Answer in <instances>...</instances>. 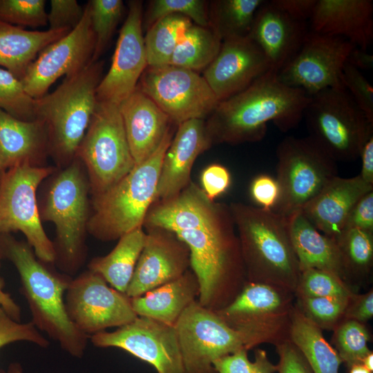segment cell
<instances>
[{
	"mask_svg": "<svg viewBox=\"0 0 373 373\" xmlns=\"http://www.w3.org/2000/svg\"><path fill=\"white\" fill-rule=\"evenodd\" d=\"M149 227L168 229L188 246L203 307L218 311L240 293L247 280L229 205L211 200L191 181L175 197L152 204L143 224Z\"/></svg>",
	"mask_w": 373,
	"mask_h": 373,
	"instance_id": "1",
	"label": "cell"
},
{
	"mask_svg": "<svg viewBox=\"0 0 373 373\" xmlns=\"http://www.w3.org/2000/svg\"><path fill=\"white\" fill-rule=\"evenodd\" d=\"M310 96L287 86L270 70L247 88L218 102L205 119L213 145H236L262 140L272 122L282 132L296 127L303 118Z\"/></svg>",
	"mask_w": 373,
	"mask_h": 373,
	"instance_id": "2",
	"label": "cell"
},
{
	"mask_svg": "<svg viewBox=\"0 0 373 373\" xmlns=\"http://www.w3.org/2000/svg\"><path fill=\"white\" fill-rule=\"evenodd\" d=\"M15 267L32 316L39 331L57 342L72 356L82 358L89 336L79 330L69 318L64 294L73 278L52 270L39 260L27 243L10 233H0V258Z\"/></svg>",
	"mask_w": 373,
	"mask_h": 373,
	"instance_id": "3",
	"label": "cell"
},
{
	"mask_svg": "<svg viewBox=\"0 0 373 373\" xmlns=\"http://www.w3.org/2000/svg\"><path fill=\"white\" fill-rule=\"evenodd\" d=\"M229 206L247 281L295 292L301 272L291 242L288 218L242 202Z\"/></svg>",
	"mask_w": 373,
	"mask_h": 373,
	"instance_id": "4",
	"label": "cell"
},
{
	"mask_svg": "<svg viewBox=\"0 0 373 373\" xmlns=\"http://www.w3.org/2000/svg\"><path fill=\"white\" fill-rule=\"evenodd\" d=\"M104 65L102 60L90 62L66 76L54 91L36 99L37 119L45 126L49 153L66 166L75 158L94 113Z\"/></svg>",
	"mask_w": 373,
	"mask_h": 373,
	"instance_id": "5",
	"label": "cell"
},
{
	"mask_svg": "<svg viewBox=\"0 0 373 373\" xmlns=\"http://www.w3.org/2000/svg\"><path fill=\"white\" fill-rule=\"evenodd\" d=\"M175 133L172 127L157 149L105 193L93 197V212L87 231L95 238L110 242L143 227L155 202L162 160Z\"/></svg>",
	"mask_w": 373,
	"mask_h": 373,
	"instance_id": "6",
	"label": "cell"
},
{
	"mask_svg": "<svg viewBox=\"0 0 373 373\" xmlns=\"http://www.w3.org/2000/svg\"><path fill=\"white\" fill-rule=\"evenodd\" d=\"M82 165L75 157L53 178L39 212L41 220L52 222L56 227L54 263L70 276L82 267L86 257L90 187Z\"/></svg>",
	"mask_w": 373,
	"mask_h": 373,
	"instance_id": "7",
	"label": "cell"
},
{
	"mask_svg": "<svg viewBox=\"0 0 373 373\" xmlns=\"http://www.w3.org/2000/svg\"><path fill=\"white\" fill-rule=\"evenodd\" d=\"M304 117L309 137L336 162L356 160L373 136V122L345 88H329L311 95Z\"/></svg>",
	"mask_w": 373,
	"mask_h": 373,
	"instance_id": "8",
	"label": "cell"
},
{
	"mask_svg": "<svg viewBox=\"0 0 373 373\" xmlns=\"http://www.w3.org/2000/svg\"><path fill=\"white\" fill-rule=\"evenodd\" d=\"M76 157L86 168L93 197L105 193L134 168L119 104L97 101Z\"/></svg>",
	"mask_w": 373,
	"mask_h": 373,
	"instance_id": "9",
	"label": "cell"
},
{
	"mask_svg": "<svg viewBox=\"0 0 373 373\" xmlns=\"http://www.w3.org/2000/svg\"><path fill=\"white\" fill-rule=\"evenodd\" d=\"M280 196L274 212L289 218L312 200L337 175L336 162L309 136H288L276 149Z\"/></svg>",
	"mask_w": 373,
	"mask_h": 373,
	"instance_id": "10",
	"label": "cell"
},
{
	"mask_svg": "<svg viewBox=\"0 0 373 373\" xmlns=\"http://www.w3.org/2000/svg\"><path fill=\"white\" fill-rule=\"evenodd\" d=\"M55 171L25 163L0 173V233L22 232L36 257L48 264L54 263L55 250L41 224L36 191Z\"/></svg>",
	"mask_w": 373,
	"mask_h": 373,
	"instance_id": "11",
	"label": "cell"
},
{
	"mask_svg": "<svg viewBox=\"0 0 373 373\" xmlns=\"http://www.w3.org/2000/svg\"><path fill=\"white\" fill-rule=\"evenodd\" d=\"M174 327L185 373H216L214 361L256 346L247 335L230 327L198 300L184 310Z\"/></svg>",
	"mask_w": 373,
	"mask_h": 373,
	"instance_id": "12",
	"label": "cell"
},
{
	"mask_svg": "<svg viewBox=\"0 0 373 373\" xmlns=\"http://www.w3.org/2000/svg\"><path fill=\"white\" fill-rule=\"evenodd\" d=\"M136 88L175 126L193 119H206L219 102L202 75L173 65L147 66Z\"/></svg>",
	"mask_w": 373,
	"mask_h": 373,
	"instance_id": "13",
	"label": "cell"
},
{
	"mask_svg": "<svg viewBox=\"0 0 373 373\" xmlns=\"http://www.w3.org/2000/svg\"><path fill=\"white\" fill-rule=\"evenodd\" d=\"M65 306L72 323L88 336L119 327L135 320L131 298L109 286L89 269L73 278L65 294Z\"/></svg>",
	"mask_w": 373,
	"mask_h": 373,
	"instance_id": "14",
	"label": "cell"
},
{
	"mask_svg": "<svg viewBox=\"0 0 373 373\" xmlns=\"http://www.w3.org/2000/svg\"><path fill=\"white\" fill-rule=\"evenodd\" d=\"M290 293L272 285L246 281L236 297L216 312L257 345L276 340L285 326H290Z\"/></svg>",
	"mask_w": 373,
	"mask_h": 373,
	"instance_id": "15",
	"label": "cell"
},
{
	"mask_svg": "<svg viewBox=\"0 0 373 373\" xmlns=\"http://www.w3.org/2000/svg\"><path fill=\"white\" fill-rule=\"evenodd\" d=\"M355 47L341 37L311 31L278 77L287 86L301 89L309 96L329 88H345L343 69Z\"/></svg>",
	"mask_w": 373,
	"mask_h": 373,
	"instance_id": "16",
	"label": "cell"
},
{
	"mask_svg": "<svg viewBox=\"0 0 373 373\" xmlns=\"http://www.w3.org/2000/svg\"><path fill=\"white\" fill-rule=\"evenodd\" d=\"M99 348L115 347L151 365L157 373H185L174 326L137 316L113 332L89 336Z\"/></svg>",
	"mask_w": 373,
	"mask_h": 373,
	"instance_id": "17",
	"label": "cell"
},
{
	"mask_svg": "<svg viewBox=\"0 0 373 373\" xmlns=\"http://www.w3.org/2000/svg\"><path fill=\"white\" fill-rule=\"evenodd\" d=\"M95 39L88 4L77 26L44 48L20 79L29 95H45L58 78L75 74L90 63Z\"/></svg>",
	"mask_w": 373,
	"mask_h": 373,
	"instance_id": "18",
	"label": "cell"
},
{
	"mask_svg": "<svg viewBox=\"0 0 373 373\" xmlns=\"http://www.w3.org/2000/svg\"><path fill=\"white\" fill-rule=\"evenodd\" d=\"M142 1H128L111 66L97 88V101L119 104L132 93L148 66L144 45Z\"/></svg>",
	"mask_w": 373,
	"mask_h": 373,
	"instance_id": "19",
	"label": "cell"
},
{
	"mask_svg": "<svg viewBox=\"0 0 373 373\" xmlns=\"http://www.w3.org/2000/svg\"><path fill=\"white\" fill-rule=\"evenodd\" d=\"M146 240L126 291L131 298L175 280L190 269L188 246L173 232L144 227Z\"/></svg>",
	"mask_w": 373,
	"mask_h": 373,
	"instance_id": "20",
	"label": "cell"
},
{
	"mask_svg": "<svg viewBox=\"0 0 373 373\" xmlns=\"http://www.w3.org/2000/svg\"><path fill=\"white\" fill-rule=\"evenodd\" d=\"M270 70L263 52L247 36L222 41L202 76L220 102L241 92Z\"/></svg>",
	"mask_w": 373,
	"mask_h": 373,
	"instance_id": "21",
	"label": "cell"
},
{
	"mask_svg": "<svg viewBox=\"0 0 373 373\" xmlns=\"http://www.w3.org/2000/svg\"><path fill=\"white\" fill-rule=\"evenodd\" d=\"M213 146L205 119H193L177 126L162 160L155 202L178 195L192 181L197 157Z\"/></svg>",
	"mask_w": 373,
	"mask_h": 373,
	"instance_id": "22",
	"label": "cell"
},
{
	"mask_svg": "<svg viewBox=\"0 0 373 373\" xmlns=\"http://www.w3.org/2000/svg\"><path fill=\"white\" fill-rule=\"evenodd\" d=\"M307 34L305 21L292 19L270 1H265L248 36L263 52L271 70L278 73L298 53Z\"/></svg>",
	"mask_w": 373,
	"mask_h": 373,
	"instance_id": "23",
	"label": "cell"
},
{
	"mask_svg": "<svg viewBox=\"0 0 373 373\" xmlns=\"http://www.w3.org/2000/svg\"><path fill=\"white\" fill-rule=\"evenodd\" d=\"M135 164L148 159L173 125L164 111L137 88L119 104Z\"/></svg>",
	"mask_w": 373,
	"mask_h": 373,
	"instance_id": "24",
	"label": "cell"
},
{
	"mask_svg": "<svg viewBox=\"0 0 373 373\" xmlns=\"http://www.w3.org/2000/svg\"><path fill=\"white\" fill-rule=\"evenodd\" d=\"M310 19L312 31L341 37L363 50L372 43L371 0H317Z\"/></svg>",
	"mask_w": 373,
	"mask_h": 373,
	"instance_id": "25",
	"label": "cell"
},
{
	"mask_svg": "<svg viewBox=\"0 0 373 373\" xmlns=\"http://www.w3.org/2000/svg\"><path fill=\"white\" fill-rule=\"evenodd\" d=\"M371 191L373 185L365 182L359 175L350 178L336 175L301 211L319 231L336 240L352 208Z\"/></svg>",
	"mask_w": 373,
	"mask_h": 373,
	"instance_id": "26",
	"label": "cell"
},
{
	"mask_svg": "<svg viewBox=\"0 0 373 373\" xmlns=\"http://www.w3.org/2000/svg\"><path fill=\"white\" fill-rule=\"evenodd\" d=\"M48 153L41 121L21 120L0 109V173L25 163L42 166Z\"/></svg>",
	"mask_w": 373,
	"mask_h": 373,
	"instance_id": "27",
	"label": "cell"
},
{
	"mask_svg": "<svg viewBox=\"0 0 373 373\" xmlns=\"http://www.w3.org/2000/svg\"><path fill=\"white\" fill-rule=\"evenodd\" d=\"M288 220L291 242L300 272L317 269L345 281L347 275L336 240L319 231L301 210L289 217Z\"/></svg>",
	"mask_w": 373,
	"mask_h": 373,
	"instance_id": "28",
	"label": "cell"
},
{
	"mask_svg": "<svg viewBox=\"0 0 373 373\" xmlns=\"http://www.w3.org/2000/svg\"><path fill=\"white\" fill-rule=\"evenodd\" d=\"M199 295L198 280L189 269L178 279L131 298V304L137 316L174 326Z\"/></svg>",
	"mask_w": 373,
	"mask_h": 373,
	"instance_id": "29",
	"label": "cell"
},
{
	"mask_svg": "<svg viewBox=\"0 0 373 373\" xmlns=\"http://www.w3.org/2000/svg\"><path fill=\"white\" fill-rule=\"evenodd\" d=\"M70 31H32L0 21V66L20 80L44 48Z\"/></svg>",
	"mask_w": 373,
	"mask_h": 373,
	"instance_id": "30",
	"label": "cell"
},
{
	"mask_svg": "<svg viewBox=\"0 0 373 373\" xmlns=\"http://www.w3.org/2000/svg\"><path fill=\"white\" fill-rule=\"evenodd\" d=\"M107 255L93 258L88 269L102 276L110 286L125 293L144 247L146 231L137 228L118 239Z\"/></svg>",
	"mask_w": 373,
	"mask_h": 373,
	"instance_id": "31",
	"label": "cell"
},
{
	"mask_svg": "<svg viewBox=\"0 0 373 373\" xmlns=\"http://www.w3.org/2000/svg\"><path fill=\"white\" fill-rule=\"evenodd\" d=\"M289 334L312 373H338L342 363L338 354L325 340L321 328L299 309L292 310Z\"/></svg>",
	"mask_w": 373,
	"mask_h": 373,
	"instance_id": "32",
	"label": "cell"
},
{
	"mask_svg": "<svg viewBox=\"0 0 373 373\" xmlns=\"http://www.w3.org/2000/svg\"><path fill=\"white\" fill-rule=\"evenodd\" d=\"M263 0L209 1V27L222 41L248 36Z\"/></svg>",
	"mask_w": 373,
	"mask_h": 373,
	"instance_id": "33",
	"label": "cell"
},
{
	"mask_svg": "<svg viewBox=\"0 0 373 373\" xmlns=\"http://www.w3.org/2000/svg\"><path fill=\"white\" fill-rule=\"evenodd\" d=\"M221 44V39L210 27L193 23L179 41L169 65L203 71L216 57Z\"/></svg>",
	"mask_w": 373,
	"mask_h": 373,
	"instance_id": "34",
	"label": "cell"
},
{
	"mask_svg": "<svg viewBox=\"0 0 373 373\" xmlns=\"http://www.w3.org/2000/svg\"><path fill=\"white\" fill-rule=\"evenodd\" d=\"M192 23L181 15H171L155 22L144 36L148 66L169 65L179 41Z\"/></svg>",
	"mask_w": 373,
	"mask_h": 373,
	"instance_id": "35",
	"label": "cell"
},
{
	"mask_svg": "<svg viewBox=\"0 0 373 373\" xmlns=\"http://www.w3.org/2000/svg\"><path fill=\"white\" fill-rule=\"evenodd\" d=\"M336 241L347 277L370 273L373 261V232L358 229L343 230Z\"/></svg>",
	"mask_w": 373,
	"mask_h": 373,
	"instance_id": "36",
	"label": "cell"
},
{
	"mask_svg": "<svg viewBox=\"0 0 373 373\" xmlns=\"http://www.w3.org/2000/svg\"><path fill=\"white\" fill-rule=\"evenodd\" d=\"M87 4L95 39L92 63L99 60L111 41L122 19L124 2L122 0H91Z\"/></svg>",
	"mask_w": 373,
	"mask_h": 373,
	"instance_id": "37",
	"label": "cell"
},
{
	"mask_svg": "<svg viewBox=\"0 0 373 373\" xmlns=\"http://www.w3.org/2000/svg\"><path fill=\"white\" fill-rule=\"evenodd\" d=\"M334 329L332 343L342 361L349 368L361 364L363 358L371 352L367 347L370 334L363 323L345 319Z\"/></svg>",
	"mask_w": 373,
	"mask_h": 373,
	"instance_id": "38",
	"label": "cell"
},
{
	"mask_svg": "<svg viewBox=\"0 0 373 373\" xmlns=\"http://www.w3.org/2000/svg\"><path fill=\"white\" fill-rule=\"evenodd\" d=\"M171 15H184L198 26L209 27V1L204 0L149 1L142 27L146 31L155 22Z\"/></svg>",
	"mask_w": 373,
	"mask_h": 373,
	"instance_id": "39",
	"label": "cell"
},
{
	"mask_svg": "<svg viewBox=\"0 0 373 373\" xmlns=\"http://www.w3.org/2000/svg\"><path fill=\"white\" fill-rule=\"evenodd\" d=\"M0 109L21 120L37 119V99L28 94L21 80L2 68H0Z\"/></svg>",
	"mask_w": 373,
	"mask_h": 373,
	"instance_id": "40",
	"label": "cell"
},
{
	"mask_svg": "<svg viewBox=\"0 0 373 373\" xmlns=\"http://www.w3.org/2000/svg\"><path fill=\"white\" fill-rule=\"evenodd\" d=\"M295 292L298 298L336 297L350 299L354 294L345 281L336 276L317 269L300 273Z\"/></svg>",
	"mask_w": 373,
	"mask_h": 373,
	"instance_id": "41",
	"label": "cell"
},
{
	"mask_svg": "<svg viewBox=\"0 0 373 373\" xmlns=\"http://www.w3.org/2000/svg\"><path fill=\"white\" fill-rule=\"evenodd\" d=\"M350 299L336 297L298 298V309L320 328L332 329L343 317Z\"/></svg>",
	"mask_w": 373,
	"mask_h": 373,
	"instance_id": "42",
	"label": "cell"
},
{
	"mask_svg": "<svg viewBox=\"0 0 373 373\" xmlns=\"http://www.w3.org/2000/svg\"><path fill=\"white\" fill-rule=\"evenodd\" d=\"M44 0H0V21L17 26L48 24Z\"/></svg>",
	"mask_w": 373,
	"mask_h": 373,
	"instance_id": "43",
	"label": "cell"
},
{
	"mask_svg": "<svg viewBox=\"0 0 373 373\" xmlns=\"http://www.w3.org/2000/svg\"><path fill=\"white\" fill-rule=\"evenodd\" d=\"M27 341L46 348L49 341L35 326L32 321L21 323L11 318L0 309V349L10 343ZM0 373L3 371L0 370Z\"/></svg>",
	"mask_w": 373,
	"mask_h": 373,
	"instance_id": "44",
	"label": "cell"
},
{
	"mask_svg": "<svg viewBox=\"0 0 373 373\" xmlns=\"http://www.w3.org/2000/svg\"><path fill=\"white\" fill-rule=\"evenodd\" d=\"M342 83L367 118L373 122V88L360 70L346 63L342 72Z\"/></svg>",
	"mask_w": 373,
	"mask_h": 373,
	"instance_id": "45",
	"label": "cell"
},
{
	"mask_svg": "<svg viewBox=\"0 0 373 373\" xmlns=\"http://www.w3.org/2000/svg\"><path fill=\"white\" fill-rule=\"evenodd\" d=\"M47 20L50 30H72L82 19V8L76 0H51Z\"/></svg>",
	"mask_w": 373,
	"mask_h": 373,
	"instance_id": "46",
	"label": "cell"
},
{
	"mask_svg": "<svg viewBox=\"0 0 373 373\" xmlns=\"http://www.w3.org/2000/svg\"><path fill=\"white\" fill-rule=\"evenodd\" d=\"M201 189L211 200L224 193L231 184L229 170L222 164H212L204 169L200 176Z\"/></svg>",
	"mask_w": 373,
	"mask_h": 373,
	"instance_id": "47",
	"label": "cell"
},
{
	"mask_svg": "<svg viewBox=\"0 0 373 373\" xmlns=\"http://www.w3.org/2000/svg\"><path fill=\"white\" fill-rule=\"evenodd\" d=\"M250 193L255 202L266 210H272L280 196L277 180L267 174L256 176L251 182Z\"/></svg>",
	"mask_w": 373,
	"mask_h": 373,
	"instance_id": "48",
	"label": "cell"
},
{
	"mask_svg": "<svg viewBox=\"0 0 373 373\" xmlns=\"http://www.w3.org/2000/svg\"><path fill=\"white\" fill-rule=\"evenodd\" d=\"M277 350L278 373H312L305 358L291 341L285 340L278 343Z\"/></svg>",
	"mask_w": 373,
	"mask_h": 373,
	"instance_id": "49",
	"label": "cell"
},
{
	"mask_svg": "<svg viewBox=\"0 0 373 373\" xmlns=\"http://www.w3.org/2000/svg\"><path fill=\"white\" fill-rule=\"evenodd\" d=\"M347 229L373 232V191L362 196L352 208L343 230Z\"/></svg>",
	"mask_w": 373,
	"mask_h": 373,
	"instance_id": "50",
	"label": "cell"
},
{
	"mask_svg": "<svg viewBox=\"0 0 373 373\" xmlns=\"http://www.w3.org/2000/svg\"><path fill=\"white\" fill-rule=\"evenodd\" d=\"M248 350L243 348L223 356L213 363L216 373H252L254 363L250 361Z\"/></svg>",
	"mask_w": 373,
	"mask_h": 373,
	"instance_id": "51",
	"label": "cell"
},
{
	"mask_svg": "<svg viewBox=\"0 0 373 373\" xmlns=\"http://www.w3.org/2000/svg\"><path fill=\"white\" fill-rule=\"evenodd\" d=\"M373 316V292L354 296L350 299L343 317L361 323L370 320Z\"/></svg>",
	"mask_w": 373,
	"mask_h": 373,
	"instance_id": "52",
	"label": "cell"
},
{
	"mask_svg": "<svg viewBox=\"0 0 373 373\" xmlns=\"http://www.w3.org/2000/svg\"><path fill=\"white\" fill-rule=\"evenodd\" d=\"M270 2L292 19L305 22L311 19L317 0H271Z\"/></svg>",
	"mask_w": 373,
	"mask_h": 373,
	"instance_id": "53",
	"label": "cell"
},
{
	"mask_svg": "<svg viewBox=\"0 0 373 373\" xmlns=\"http://www.w3.org/2000/svg\"><path fill=\"white\" fill-rule=\"evenodd\" d=\"M359 157L362 166L358 175L365 182L373 185V136L363 146Z\"/></svg>",
	"mask_w": 373,
	"mask_h": 373,
	"instance_id": "54",
	"label": "cell"
},
{
	"mask_svg": "<svg viewBox=\"0 0 373 373\" xmlns=\"http://www.w3.org/2000/svg\"><path fill=\"white\" fill-rule=\"evenodd\" d=\"M4 287V280L0 277V309H3L14 320L21 321V308L11 296L3 290Z\"/></svg>",
	"mask_w": 373,
	"mask_h": 373,
	"instance_id": "55",
	"label": "cell"
},
{
	"mask_svg": "<svg viewBox=\"0 0 373 373\" xmlns=\"http://www.w3.org/2000/svg\"><path fill=\"white\" fill-rule=\"evenodd\" d=\"M347 62L358 70H370L373 66V56L367 50L355 47L350 52Z\"/></svg>",
	"mask_w": 373,
	"mask_h": 373,
	"instance_id": "56",
	"label": "cell"
},
{
	"mask_svg": "<svg viewBox=\"0 0 373 373\" xmlns=\"http://www.w3.org/2000/svg\"><path fill=\"white\" fill-rule=\"evenodd\" d=\"M252 373H274L277 372L278 366L269 360L265 351L257 349L255 352V361Z\"/></svg>",
	"mask_w": 373,
	"mask_h": 373,
	"instance_id": "57",
	"label": "cell"
},
{
	"mask_svg": "<svg viewBox=\"0 0 373 373\" xmlns=\"http://www.w3.org/2000/svg\"><path fill=\"white\" fill-rule=\"evenodd\" d=\"M361 364L368 370L372 372L373 371V354L371 352L366 355L362 360Z\"/></svg>",
	"mask_w": 373,
	"mask_h": 373,
	"instance_id": "58",
	"label": "cell"
},
{
	"mask_svg": "<svg viewBox=\"0 0 373 373\" xmlns=\"http://www.w3.org/2000/svg\"><path fill=\"white\" fill-rule=\"evenodd\" d=\"M349 373H372L362 364H356L350 367Z\"/></svg>",
	"mask_w": 373,
	"mask_h": 373,
	"instance_id": "59",
	"label": "cell"
},
{
	"mask_svg": "<svg viewBox=\"0 0 373 373\" xmlns=\"http://www.w3.org/2000/svg\"><path fill=\"white\" fill-rule=\"evenodd\" d=\"M3 373H23L21 365L18 363H11L8 368L7 372Z\"/></svg>",
	"mask_w": 373,
	"mask_h": 373,
	"instance_id": "60",
	"label": "cell"
},
{
	"mask_svg": "<svg viewBox=\"0 0 373 373\" xmlns=\"http://www.w3.org/2000/svg\"><path fill=\"white\" fill-rule=\"evenodd\" d=\"M0 259H1V258H0Z\"/></svg>",
	"mask_w": 373,
	"mask_h": 373,
	"instance_id": "61",
	"label": "cell"
}]
</instances>
